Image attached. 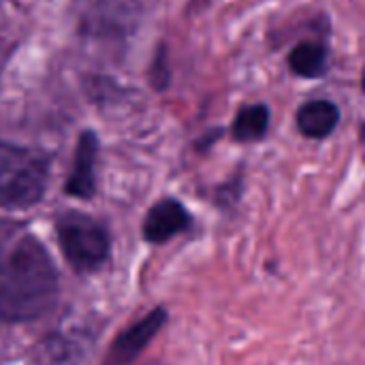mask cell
I'll return each instance as SVG.
<instances>
[{"label":"cell","mask_w":365,"mask_h":365,"mask_svg":"<svg viewBox=\"0 0 365 365\" xmlns=\"http://www.w3.org/2000/svg\"><path fill=\"white\" fill-rule=\"evenodd\" d=\"M167 323V310L156 308L150 314H145L139 323L130 325L122 336L115 338V342L109 349L107 365H126L130 364L163 329Z\"/></svg>","instance_id":"4"},{"label":"cell","mask_w":365,"mask_h":365,"mask_svg":"<svg viewBox=\"0 0 365 365\" xmlns=\"http://www.w3.org/2000/svg\"><path fill=\"white\" fill-rule=\"evenodd\" d=\"M269 109L265 105H250L242 109L233 124V137L237 141H257L267 133Z\"/></svg>","instance_id":"9"},{"label":"cell","mask_w":365,"mask_h":365,"mask_svg":"<svg viewBox=\"0 0 365 365\" xmlns=\"http://www.w3.org/2000/svg\"><path fill=\"white\" fill-rule=\"evenodd\" d=\"M98 141L92 133H83L75 152L73 171L66 180V192L79 199H88L94 192V163H96Z\"/></svg>","instance_id":"6"},{"label":"cell","mask_w":365,"mask_h":365,"mask_svg":"<svg viewBox=\"0 0 365 365\" xmlns=\"http://www.w3.org/2000/svg\"><path fill=\"white\" fill-rule=\"evenodd\" d=\"M47 186V169L32 152L0 143V207H30Z\"/></svg>","instance_id":"2"},{"label":"cell","mask_w":365,"mask_h":365,"mask_svg":"<svg viewBox=\"0 0 365 365\" xmlns=\"http://www.w3.org/2000/svg\"><path fill=\"white\" fill-rule=\"evenodd\" d=\"M190 225V214L186 207L173 199L158 201L143 220V235L152 244H165L178 233L186 231Z\"/></svg>","instance_id":"5"},{"label":"cell","mask_w":365,"mask_h":365,"mask_svg":"<svg viewBox=\"0 0 365 365\" xmlns=\"http://www.w3.org/2000/svg\"><path fill=\"white\" fill-rule=\"evenodd\" d=\"M361 83H364V90H365V68H364V79H361Z\"/></svg>","instance_id":"10"},{"label":"cell","mask_w":365,"mask_h":365,"mask_svg":"<svg viewBox=\"0 0 365 365\" xmlns=\"http://www.w3.org/2000/svg\"><path fill=\"white\" fill-rule=\"evenodd\" d=\"M340 120V111L329 101H310L297 111V126L306 137L323 139L327 137Z\"/></svg>","instance_id":"7"},{"label":"cell","mask_w":365,"mask_h":365,"mask_svg":"<svg viewBox=\"0 0 365 365\" xmlns=\"http://www.w3.org/2000/svg\"><path fill=\"white\" fill-rule=\"evenodd\" d=\"M58 297V272L36 237L0 227V319L32 321Z\"/></svg>","instance_id":"1"},{"label":"cell","mask_w":365,"mask_h":365,"mask_svg":"<svg viewBox=\"0 0 365 365\" xmlns=\"http://www.w3.org/2000/svg\"><path fill=\"white\" fill-rule=\"evenodd\" d=\"M56 235L66 261L81 274L96 272L109 257V235L94 218L66 212L56 220Z\"/></svg>","instance_id":"3"},{"label":"cell","mask_w":365,"mask_h":365,"mask_svg":"<svg viewBox=\"0 0 365 365\" xmlns=\"http://www.w3.org/2000/svg\"><path fill=\"white\" fill-rule=\"evenodd\" d=\"M289 64L299 77H321L329 66V53L319 43H302L291 51Z\"/></svg>","instance_id":"8"}]
</instances>
